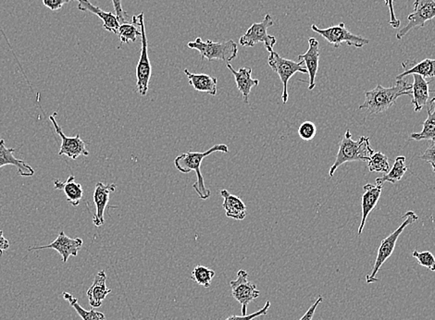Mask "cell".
I'll use <instances>...</instances> for the list:
<instances>
[{
    "label": "cell",
    "mask_w": 435,
    "mask_h": 320,
    "mask_svg": "<svg viewBox=\"0 0 435 320\" xmlns=\"http://www.w3.org/2000/svg\"><path fill=\"white\" fill-rule=\"evenodd\" d=\"M269 65L273 69V72H276L279 75L281 81L283 83V103L286 104L288 101V81L291 79L292 76H294L297 72H301V74H307V68L303 66L304 62H295L294 60H290L285 59V57H281L277 52L270 53L268 59Z\"/></svg>",
    "instance_id": "obj_7"
},
{
    "label": "cell",
    "mask_w": 435,
    "mask_h": 320,
    "mask_svg": "<svg viewBox=\"0 0 435 320\" xmlns=\"http://www.w3.org/2000/svg\"><path fill=\"white\" fill-rule=\"evenodd\" d=\"M320 44L316 38L309 39V50L305 54L299 55L298 59L302 60L305 67L307 68V74L310 75L309 90H313L316 86L317 72L319 69L320 62Z\"/></svg>",
    "instance_id": "obj_15"
},
{
    "label": "cell",
    "mask_w": 435,
    "mask_h": 320,
    "mask_svg": "<svg viewBox=\"0 0 435 320\" xmlns=\"http://www.w3.org/2000/svg\"><path fill=\"white\" fill-rule=\"evenodd\" d=\"M316 132V125L311 122H305L298 128L299 137L304 141L312 140L315 137Z\"/></svg>",
    "instance_id": "obj_33"
},
{
    "label": "cell",
    "mask_w": 435,
    "mask_h": 320,
    "mask_svg": "<svg viewBox=\"0 0 435 320\" xmlns=\"http://www.w3.org/2000/svg\"><path fill=\"white\" fill-rule=\"evenodd\" d=\"M271 304V302L268 301L267 303L265 304L264 309L256 311L255 313L247 316H230L229 318L225 320H253L254 319L259 318V316L267 315Z\"/></svg>",
    "instance_id": "obj_34"
},
{
    "label": "cell",
    "mask_w": 435,
    "mask_h": 320,
    "mask_svg": "<svg viewBox=\"0 0 435 320\" xmlns=\"http://www.w3.org/2000/svg\"><path fill=\"white\" fill-rule=\"evenodd\" d=\"M217 152L227 154L229 153L228 147L223 144H215L205 152L184 153L178 156L174 160L175 168L182 173L187 174L189 172L196 171V182L193 184V188L198 195L199 198L203 200H207L208 198H210L211 192L205 185L203 175L200 171L201 164L205 158Z\"/></svg>",
    "instance_id": "obj_2"
},
{
    "label": "cell",
    "mask_w": 435,
    "mask_h": 320,
    "mask_svg": "<svg viewBox=\"0 0 435 320\" xmlns=\"http://www.w3.org/2000/svg\"><path fill=\"white\" fill-rule=\"evenodd\" d=\"M227 68L234 74L238 91L243 96L244 103L249 104V93L252 92L253 87L259 86V81L258 79H253L252 77V68H241L239 71L237 72L232 67L230 63H227Z\"/></svg>",
    "instance_id": "obj_20"
},
{
    "label": "cell",
    "mask_w": 435,
    "mask_h": 320,
    "mask_svg": "<svg viewBox=\"0 0 435 320\" xmlns=\"http://www.w3.org/2000/svg\"><path fill=\"white\" fill-rule=\"evenodd\" d=\"M374 151L371 147L370 138L361 137L358 141L352 139L351 132L347 130L341 141L339 150H338L337 159L332 166L329 176H334V172L341 165L347 162L363 161L368 162Z\"/></svg>",
    "instance_id": "obj_3"
},
{
    "label": "cell",
    "mask_w": 435,
    "mask_h": 320,
    "mask_svg": "<svg viewBox=\"0 0 435 320\" xmlns=\"http://www.w3.org/2000/svg\"><path fill=\"white\" fill-rule=\"evenodd\" d=\"M402 219H404V222H402L400 227L395 229L392 234H390L388 237H386L385 239H383L382 243H380L373 270L370 275H367L366 276L368 285L379 282V280L376 278L377 274H378L382 265L385 263V261H388L390 256H392V253H394L395 244H397L398 238H400L402 232H403L404 229H406L407 226L413 224V223H415L417 220L419 219V217L417 216L416 213L413 212V211H407V212L402 217Z\"/></svg>",
    "instance_id": "obj_4"
},
{
    "label": "cell",
    "mask_w": 435,
    "mask_h": 320,
    "mask_svg": "<svg viewBox=\"0 0 435 320\" xmlns=\"http://www.w3.org/2000/svg\"><path fill=\"white\" fill-rule=\"evenodd\" d=\"M138 25L137 16L132 17V23L120 24L118 35L120 40V47L123 44L130 43V42H135L139 36H141V31H138L137 26Z\"/></svg>",
    "instance_id": "obj_29"
},
{
    "label": "cell",
    "mask_w": 435,
    "mask_h": 320,
    "mask_svg": "<svg viewBox=\"0 0 435 320\" xmlns=\"http://www.w3.org/2000/svg\"><path fill=\"white\" fill-rule=\"evenodd\" d=\"M368 168L371 172H388L390 171L388 156L382 152H374L368 160Z\"/></svg>",
    "instance_id": "obj_31"
},
{
    "label": "cell",
    "mask_w": 435,
    "mask_h": 320,
    "mask_svg": "<svg viewBox=\"0 0 435 320\" xmlns=\"http://www.w3.org/2000/svg\"><path fill=\"white\" fill-rule=\"evenodd\" d=\"M434 18H435V0H415L414 10L407 17L409 23L397 33V38L401 40L412 29L424 27L425 23Z\"/></svg>",
    "instance_id": "obj_11"
},
{
    "label": "cell",
    "mask_w": 435,
    "mask_h": 320,
    "mask_svg": "<svg viewBox=\"0 0 435 320\" xmlns=\"http://www.w3.org/2000/svg\"><path fill=\"white\" fill-rule=\"evenodd\" d=\"M69 1L71 0H43V4L50 11H56L62 8L65 4H68Z\"/></svg>",
    "instance_id": "obj_38"
},
{
    "label": "cell",
    "mask_w": 435,
    "mask_h": 320,
    "mask_svg": "<svg viewBox=\"0 0 435 320\" xmlns=\"http://www.w3.org/2000/svg\"><path fill=\"white\" fill-rule=\"evenodd\" d=\"M10 241L6 239L4 234H3L2 229H0V256H2L3 252L6 251V250L10 248Z\"/></svg>",
    "instance_id": "obj_40"
},
{
    "label": "cell",
    "mask_w": 435,
    "mask_h": 320,
    "mask_svg": "<svg viewBox=\"0 0 435 320\" xmlns=\"http://www.w3.org/2000/svg\"><path fill=\"white\" fill-rule=\"evenodd\" d=\"M247 278H249L247 271L240 270L237 273V280L230 282L232 297L241 304L242 316L247 315V307L261 295L256 286L250 282Z\"/></svg>",
    "instance_id": "obj_10"
},
{
    "label": "cell",
    "mask_w": 435,
    "mask_h": 320,
    "mask_svg": "<svg viewBox=\"0 0 435 320\" xmlns=\"http://www.w3.org/2000/svg\"><path fill=\"white\" fill-rule=\"evenodd\" d=\"M412 256L422 267L427 268L429 270L435 271V258L431 252H419L415 250L412 253Z\"/></svg>",
    "instance_id": "obj_32"
},
{
    "label": "cell",
    "mask_w": 435,
    "mask_h": 320,
    "mask_svg": "<svg viewBox=\"0 0 435 320\" xmlns=\"http://www.w3.org/2000/svg\"><path fill=\"white\" fill-rule=\"evenodd\" d=\"M183 72L188 78L190 86H193L196 91L210 93L211 96L217 95L216 77L208 74H192L187 69H184Z\"/></svg>",
    "instance_id": "obj_24"
},
{
    "label": "cell",
    "mask_w": 435,
    "mask_h": 320,
    "mask_svg": "<svg viewBox=\"0 0 435 320\" xmlns=\"http://www.w3.org/2000/svg\"><path fill=\"white\" fill-rule=\"evenodd\" d=\"M385 5L388 6L390 12V21L389 24L394 29L400 28L401 22L395 16V12L394 8V0H385Z\"/></svg>",
    "instance_id": "obj_35"
},
{
    "label": "cell",
    "mask_w": 435,
    "mask_h": 320,
    "mask_svg": "<svg viewBox=\"0 0 435 320\" xmlns=\"http://www.w3.org/2000/svg\"><path fill=\"white\" fill-rule=\"evenodd\" d=\"M137 23L141 29V54L137 67V86L139 95L145 96L149 91V81L152 74V67L149 57V47L146 28H145L144 13L141 12L137 15Z\"/></svg>",
    "instance_id": "obj_8"
},
{
    "label": "cell",
    "mask_w": 435,
    "mask_h": 320,
    "mask_svg": "<svg viewBox=\"0 0 435 320\" xmlns=\"http://www.w3.org/2000/svg\"><path fill=\"white\" fill-rule=\"evenodd\" d=\"M412 84L404 79L397 80V84L388 88L378 84L371 91L365 92L364 103L358 108L366 110L368 115L385 113L397 103L400 96H412Z\"/></svg>",
    "instance_id": "obj_1"
},
{
    "label": "cell",
    "mask_w": 435,
    "mask_h": 320,
    "mask_svg": "<svg viewBox=\"0 0 435 320\" xmlns=\"http://www.w3.org/2000/svg\"><path fill=\"white\" fill-rule=\"evenodd\" d=\"M78 10L81 11L91 12L96 15L103 22V27L107 31L113 33L114 35H118V31L120 26V21L118 19L116 14L113 12H106L102 11L101 8L93 5L89 0H77Z\"/></svg>",
    "instance_id": "obj_17"
},
{
    "label": "cell",
    "mask_w": 435,
    "mask_h": 320,
    "mask_svg": "<svg viewBox=\"0 0 435 320\" xmlns=\"http://www.w3.org/2000/svg\"><path fill=\"white\" fill-rule=\"evenodd\" d=\"M412 104L414 105V111L419 113L427 105L431 91L428 81L421 75L412 74Z\"/></svg>",
    "instance_id": "obj_23"
},
{
    "label": "cell",
    "mask_w": 435,
    "mask_h": 320,
    "mask_svg": "<svg viewBox=\"0 0 435 320\" xmlns=\"http://www.w3.org/2000/svg\"><path fill=\"white\" fill-rule=\"evenodd\" d=\"M187 47L198 50L200 53L202 62L205 59L208 62L223 60L229 63L237 57L238 53L237 44L232 39L222 43H216L210 40L204 42L200 38H198L196 41L187 44Z\"/></svg>",
    "instance_id": "obj_5"
},
{
    "label": "cell",
    "mask_w": 435,
    "mask_h": 320,
    "mask_svg": "<svg viewBox=\"0 0 435 320\" xmlns=\"http://www.w3.org/2000/svg\"><path fill=\"white\" fill-rule=\"evenodd\" d=\"M62 297L65 299L66 301L68 302L72 309L77 311L78 315L80 316V318L83 320H107L106 319V316L103 313L98 312V311H96L92 309L91 310L87 311L84 309L78 303V300L77 298L72 297L69 292H62Z\"/></svg>",
    "instance_id": "obj_28"
},
{
    "label": "cell",
    "mask_w": 435,
    "mask_h": 320,
    "mask_svg": "<svg viewBox=\"0 0 435 320\" xmlns=\"http://www.w3.org/2000/svg\"><path fill=\"white\" fill-rule=\"evenodd\" d=\"M322 301L323 297H319V298L315 301V303H314L312 306L310 307L309 310H307V312L305 313V315L299 320H312L314 314L316 312L317 307H319L320 304L322 303Z\"/></svg>",
    "instance_id": "obj_39"
},
{
    "label": "cell",
    "mask_w": 435,
    "mask_h": 320,
    "mask_svg": "<svg viewBox=\"0 0 435 320\" xmlns=\"http://www.w3.org/2000/svg\"><path fill=\"white\" fill-rule=\"evenodd\" d=\"M404 72L397 75V80L404 79L407 75L419 74L424 79L435 77V59H425L416 63L412 68H404Z\"/></svg>",
    "instance_id": "obj_26"
},
{
    "label": "cell",
    "mask_w": 435,
    "mask_h": 320,
    "mask_svg": "<svg viewBox=\"0 0 435 320\" xmlns=\"http://www.w3.org/2000/svg\"><path fill=\"white\" fill-rule=\"evenodd\" d=\"M215 276V271L210 270L204 265H198L192 271L191 279L198 285L208 288L210 286L213 279Z\"/></svg>",
    "instance_id": "obj_30"
},
{
    "label": "cell",
    "mask_w": 435,
    "mask_h": 320,
    "mask_svg": "<svg viewBox=\"0 0 435 320\" xmlns=\"http://www.w3.org/2000/svg\"><path fill=\"white\" fill-rule=\"evenodd\" d=\"M419 159L424 160V161L427 163H430L435 173V143H431L430 147L425 150L424 155L419 156Z\"/></svg>",
    "instance_id": "obj_36"
},
{
    "label": "cell",
    "mask_w": 435,
    "mask_h": 320,
    "mask_svg": "<svg viewBox=\"0 0 435 320\" xmlns=\"http://www.w3.org/2000/svg\"><path fill=\"white\" fill-rule=\"evenodd\" d=\"M54 188L62 190L64 193L67 201L72 207H78L84 198V190L79 183L77 182L74 175H69L65 182L60 180L54 181Z\"/></svg>",
    "instance_id": "obj_21"
},
{
    "label": "cell",
    "mask_w": 435,
    "mask_h": 320,
    "mask_svg": "<svg viewBox=\"0 0 435 320\" xmlns=\"http://www.w3.org/2000/svg\"><path fill=\"white\" fill-rule=\"evenodd\" d=\"M84 241L81 238H69L64 232H60L57 239L47 246L29 247V251H38V250L54 249L62 256L63 263L68 262L69 256H77Z\"/></svg>",
    "instance_id": "obj_13"
},
{
    "label": "cell",
    "mask_w": 435,
    "mask_h": 320,
    "mask_svg": "<svg viewBox=\"0 0 435 320\" xmlns=\"http://www.w3.org/2000/svg\"><path fill=\"white\" fill-rule=\"evenodd\" d=\"M117 186L114 183L105 184L99 182L96 183L93 199L95 203L96 212L93 217V223L96 227H101L105 224L104 214L108 207L111 193L115 192Z\"/></svg>",
    "instance_id": "obj_14"
},
{
    "label": "cell",
    "mask_w": 435,
    "mask_h": 320,
    "mask_svg": "<svg viewBox=\"0 0 435 320\" xmlns=\"http://www.w3.org/2000/svg\"><path fill=\"white\" fill-rule=\"evenodd\" d=\"M428 117L421 132H414L410 135V138L416 141H431L435 143V98L431 99V108H427Z\"/></svg>",
    "instance_id": "obj_25"
},
{
    "label": "cell",
    "mask_w": 435,
    "mask_h": 320,
    "mask_svg": "<svg viewBox=\"0 0 435 320\" xmlns=\"http://www.w3.org/2000/svg\"><path fill=\"white\" fill-rule=\"evenodd\" d=\"M56 116L57 113H53L50 116V120L52 122L57 134L62 138V146H60L59 155L68 156L69 159L72 160L77 159L80 156H89V150L86 149V142L80 137V135L74 137H66L62 127L57 122Z\"/></svg>",
    "instance_id": "obj_12"
},
{
    "label": "cell",
    "mask_w": 435,
    "mask_h": 320,
    "mask_svg": "<svg viewBox=\"0 0 435 320\" xmlns=\"http://www.w3.org/2000/svg\"><path fill=\"white\" fill-rule=\"evenodd\" d=\"M115 14L123 23H127V13L123 11L122 6V0H113Z\"/></svg>",
    "instance_id": "obj_37"
},
{
    "label": "cell",
    "mask_w": 435,
    "mask_h": 320,
    "mask_svg": "<svg viewBox=\"0 0 435 320\" xmlns=\"http://www.w3.org/2000/svg\"><path fill=\"white\" fill-rule=\"evenodd\" d=\"M273 22L270 14H266L261 23H253L252 27L239 39L242 47H252L259 43H264L269 52H273L276 45L275 36L268 34L269 27L273 26Z\"/></svg>",
    "instance_id": "obj_9"
},
{
    "label": "cell",
    "mask_w": 435,
    "mask_h": 320,
    "mask_svg": "<svg viewBox=\"0 0 435 320\" xmlns=\"http://www.w3.org/2000/svg\"><path fill=\"white\" fill-rule=\"evenodd\" d=\"M407 171L406 158L403 156H397L395 160L394 165H392V170L388 172L385 176L377 178L375 183L379 185H383L385 183H397L401 181Z\"/></svg>",
    "instance_id": "obj_27"
},
{
    "label": "cell",
    "mask_w": 435,
    "mask_h": 320,
    "mask_svg": "<svg viewBox=\"0 0 435 320\" xmlns=\"http://www.w3.org/2000/svg\"><path fill=\"white\" fill-rule=\"evenodd\" d=\"M106 282H107V275L104 270L99 271L96 275L93 285L87 290V298L92 309L101 307L106 297L111 294V290L108 288Z\"/></svg>",
    "instance_id": "obj_19"
},
{
    "label": "cell",
    "mask_w": 435,
    "mask_h": 320,
    "mask_svg": "<svg viewBox=\"0 0 435 320\" xmlns=\"http://www.w3.org/2000/svg\"><path fill=\"white\" fill-rule=\"evenodd\" d=\"M311 29L317 33V34L322 35L323 38L327 40L328 43L334 45L335 48L340 47L341 45L344 43L356 48H361L365 45L370 43L368 39L352 34L351 32L346 29L344 23H341L338 25L329 27L327 29H321L315 25V24H312Z\"/></svg>",
    "instance_id": "obj_6"
},
{
    "label": "cell",
    "mask_w": 435,
    "mask_h": 320,
    "mask_svg": "<svg viewBox=\"0 0 435 320\" xmlns=\"http://www.w3.org/2000/svg\"><path fill=\"white\" fill-rule=\"evenodd\" d=\"M220 195L223 198L222 207L226 217L235 220H243L247 217V206L237 195H231L227 190H222Z\"/></svg>",
    "instance_id": "obj_22"
},
{
    "label": "cell",
    "mask_w": 435,
    "mask_h": 320,
    "mask_svg": "<svg viewBox=\"0 0 435 320\" xmlns=\"http://www.w3.org/2000/svg\"><path fill=\"white\" fill-rule=\"evenodd\" d=\"M15 149L6 147L4 139H0V168L4 166L11 165L17 168L18 173L22 177H32L35 175V170L27 164L23 159L15 158L13 153Z\"/></svg>",
    "instance_id": "obj_18"
},
{
    "label": "cell",
    "mask_w": 435,
    "mask_h": 320,
    "mask_svg": "<svg viewBox=\"0 0 435 320\" xmlns=\"http://www.w3.org/2000/svg\"><path fill=\"white\" fill-rule=\"evenodd\" d=\"M383 185H373V184L368 183L364 185V195H362L361 207H362V219L361 225H359L358 235L361 236L362 232L366 224L367 219L373 208L378 203L380 194H382Z\"/></svg>",
    "instance_id": "obj_16"
}]
</instances>
